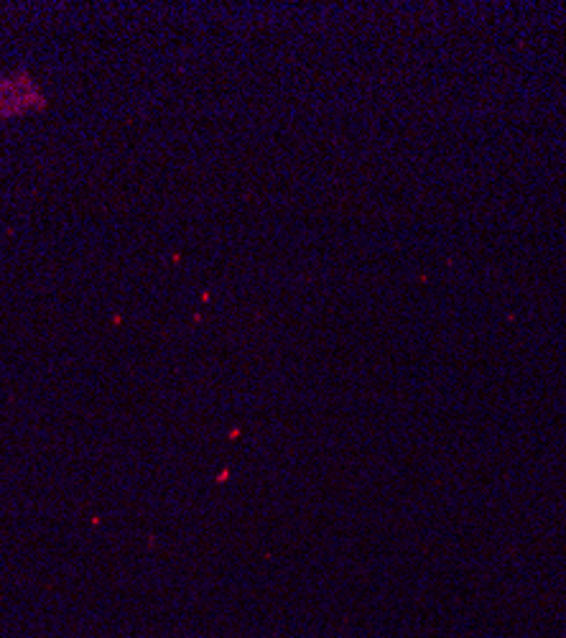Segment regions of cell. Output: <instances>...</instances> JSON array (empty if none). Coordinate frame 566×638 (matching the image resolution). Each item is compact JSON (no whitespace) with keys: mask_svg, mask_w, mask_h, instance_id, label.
<instances>
[{"mask_svg":"<svg viewBox=\"0 0 566 638\" xmlns=\"http://www.w3.org/2000/svg\"><path fill=\"white\" fill-rule=\"evenodd\" d=\"M21 77L23 75L11 77V80H0V95H11V100H8V103H0V118L23 113V108H31V105L41 103V97L36 95V87L31 85V82L26 87L18 85V82H21Z\"/></svg>","mask_w":566,"mask_h":638,"instance_id":"6da1fadb","label":"cell"}]
</instances>
